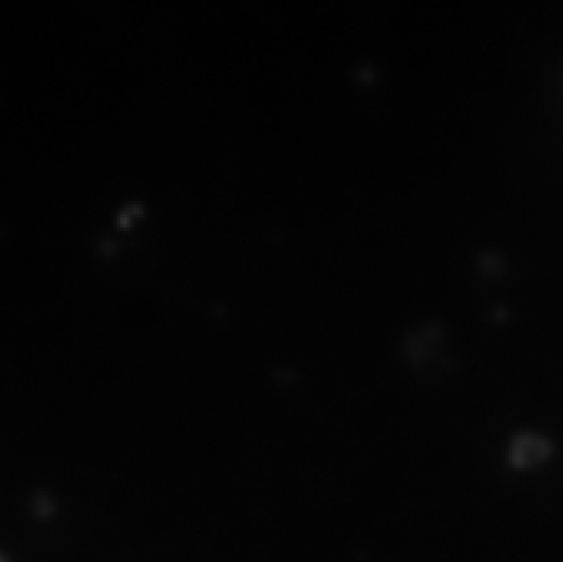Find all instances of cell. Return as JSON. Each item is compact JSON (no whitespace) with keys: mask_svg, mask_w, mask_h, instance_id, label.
<instances>
[{"mask_svg":"<svg viewBox=\"0 0 563 562\" xmlns=\"http://www.w3.org/2000/svg\"><path fill=\"white\" fill-rule=\"evenodd\" d=\"M551 442L538 434H522L512 442L509 459L516 469H531L551 455Z\"/></svg>","mask_w":563,"mask_h":562,"instance_id":"6da1fadb","label":"cell"}]
</instances>
